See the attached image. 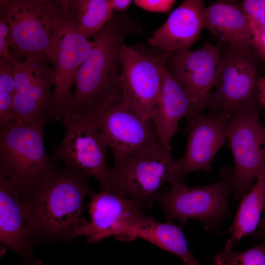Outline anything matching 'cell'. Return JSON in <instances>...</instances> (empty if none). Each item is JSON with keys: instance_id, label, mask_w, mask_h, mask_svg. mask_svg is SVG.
Instances as JSON below:
<instances>
[{"instance_id": "603a6c76", "label": "cell", "mask_w": 265, "mask_h": 265, "mask_svg": "<svg viewBox=\"0 0 265 265\" xmlns=\"http://www.w3.org/2000/svg\"><path fill=\"white\" fill-rule=\"evenodd\" d=\"M255 185L243 197L229 229L231 238L224 251H231L242 237L254 233L258 227L265 205V169L257 178Z\"/></svg>"}, {"instance_id": "f1b7e54d", "label": "cell", "mask_w": 265, "mask_h": 265, "mask_svg": "<svg viewBox=\"0 0 265 265\" xmlns=\"http://www.w3.org/2000/svg\"><path fill=\"white\" fill-rule=\"evenodd\" d=\"M256 51L265 59V29L252 36Z\"/></svg>"}, {"instance_id": "ffe728a7", "label": "cell", "mask_w": 265, "mask_h": 265, "mask_svg": "<svg viewBox=\"0 0 265 265\" xmlns=\"http://www.w3.org/2000/svg\"><path fill=\"white\" fill-rule=\"evenodd\" d=\"M136 238L146 240L177 255L186 265H199L198 259L189 249L182 228L172 222H158L144 214L128 226L117 239L129 240Z\"/></svg>"}, {"instance_id": "cb8c5ba5", "label": "cell", "mask_w": 265, "mask_h": 265, "mask_svg": "<svg viewBox=\"0 0 265 265\" xmlns=\"http://www.w3.org/2000/svg\"><path fill=\"white\" fill-rule=\"evenodd\" d=\"M14 57L0 59V130L8 127L15 94Z\"/></svg>"}, {"instance_id": "9c48e42d", "label": "cell", "mask_w": 265, "mask_h": 265, "mask_svg": "<svg viewBox=\"0 0 265 265\" xmlns=\"http://www.w3.org/2000/svg\"><path fill=\"white\" fill-rule=\"evenodd\" d=\"M92 45V41L61 15L54 26L47 53L53 65L51 117L53 120L57 121L73 109L72 87Z\"/></svg>"}, {"instance_id": "9a60e30c", "label": "cell", "mask_w": 265, "mask_h": 265, "mask_svg": "<svg viewBox=\"0 0 265 265\" xmlns=\"http://www.w3.org/2000/svg\"><path fill=\"white\" fill-rule=\"evenodd\" d=\"M222 66L221 49L206 43L196 50L167 55L169 73L194 99L203 110L206 108Z\"/></svg>"}, {"instance_id": "5b68a950", "label": "cell", "mask_w": 265, "mask_h": 265, "mask_svg": "<svg viewBox=\"0 0 265 265\" xmlns=\"http://www.w3.org/2000/svg\"><path fill=\"white\" fill-rule=\"evenodd\" d=\"M221 180L206 186L189 187L184 181L159 191L154 202L163 208L167 222L178 220L182 225L190 219L202 222L208 230H217L228 215V198L234 189V172L224 169Z\"/></svg>"}, {"instance_id": "52a82bcc", "label": "cell", "mask_w": 265, "mask_h": 265, "mask_svg": "<svg viewBox=\"0 0 265 265\" xmlns=\"http://www.w3.org/2000/svg\"><path fill=\"white\" fill-rule=\"evenodd\" d=\"M62 122L64 136L51 159L94 177L100 186L108 184L111 178L106 161L108 146L94 121L87 114L71 110L63 116Z\"/></svg>"}, {"instance_id": "4fadbf2b", "label": "cell", "mask_w": 265, "mask_h": 265, "mask_svg": "<svg viewBox=\"0 0 265 265\" xmlns=\"http://www.w3.org/2000/svg\"><path fill=\"white\" fill-rule=\"evenodd\" d=\"M88 115L111 149L114 163L159 142L153 122L127 105L121 96Z\"/></svg>"}, {"instance_id": "30bf717a", "label": "cell", "mask_w": 265, "mask_h": 265, "mask_svg": "<svg viewBox=\"0 0 265 265\" xmlns=\"http://www.w3.org/2000/svg\"><path fill=\"white\" fill-rule=\"evenodd\" d=\"M61 13L57 0H0V15L10 29V48L26 58L47 55Z\"/></svg>"}, {"instance_id": "484cf974", "label": "cell", "mask_w": 265, "mask_h": 265, "mask_svg": "<svg viewBox=\"0 0 265 265\" xmlns=\"http://www.w3.org/2000/svg\"><path fill=\"white\" fill-rule=\"evenodd\" d=\"M252 36L265 29V0H244L241 2Z\"/></svg>"}, {"instance_id": "7c38bea8", "label": "cell", "mask_w": 265, "mask_h": 265, "mask_svg": "<svg viewBox=\"0 0 265 265\" xmlns=\"http://www.w3.org/2000/svg\"><path fill=\"white\" fill-rule=\"evenodd\" d=\"M50 63L47 55L42 54L16 64L13 109L8 127L51 117L53 80Z\"/></svg>"}, {"instance_id": "83f0119b", "label": "cell", "mask_w": 265, "mask_h": 265, "mask_svg": "<svg viewBox=\"0 0 265 265\" xmlns=\"http://www.w3.org/2000/svg\"><path fill=\"white\" fill-rule=\"evenodd\" d=\"M10 45L9 26L4 17L0 15V59L12 57L9 51Z\"/></svg>"}, {"instance_id": "3957f363", "label": "cell", "mask_w": 265, "mask_h": 265, "mask_svg": "<svg viewBox=\"0 0 265 265\" xmlns=\"http://www.w3.org/2000/svg\"><path fill=\"white\" fill-rule=\"evenodd\" d=\"M47 120L0 130V176L10 181L22 201L35 191L53 165L44 143Z\"/></svg>"}, {"instance_id": "7402d4cb", "label": "cell", "mask_w": 265, "mask_h": 265, "mask_svg": "<svg viewBox=\"0 0 265 265\" xmlns=\"http://www.w3.org/2000/svg\"><path fill=\"white\" fill-rule=\"evenodd\" d=\"M61 17L86 38L94 37L114 14L109 0H57Z\"/></svg>"}, {"instance_id": "44dd1931", "label": "cell", "mask_w": 265, "mask_h": 265, "mask_svg": "<svg viewBox=\"0 0 265 265\" xmlns=\"http://www.w3.org/2000/svg\"><path fill=\"white\" fill-rule=\"evenodd\" d=\"M203 27L224 44L253 45L252 36L241 3L219 1L205 8Z\"/></svg>"}, {"instance_id": "277c9868", "label": "cell", "mask_w": 265, "mask_h": 265, "mask_svg": "<svg viewBox=\"0 0 265 265\" xmlns=\"http://www.w3.org/2000/svg\"><path fill=\"white\" fill-rule=\"evenodd\" d=\"M171 151L159 142L114 163L109 184L140 209L151 207L162 185L184 181Z\"/></svg>"}, {"instance_id": "d6986e66", "label": "cell", "mask_w": 265, "mask_h": 265, "mask_svg": "<svg viewBox=\"0 0 265 265\" xmlns=\"http://www.w3.org/2000/svg\"><path fill=\"white\" fill-rule=\"evenodd\" d=\"M197 102L169 73L165 67L156 114L152 120L162 145L171 150L170 142L180 120L201 112Z\"/></svg>"}, {"instance_id": "d4e9b609", "label": "cell", "mask_w": 265, "mask_h": 265, "mask_svg": "<svg viewBox=\"0 0 265 265\" xmlns=\"http://www.w3.org/2000/svg\"><path fill=\"white\" fill-rule=\"evenodd\" d=\"M214 265H265V243L245 251H224L215 256Z\"/></svg>"}, {"instance_id": "4dcf8cb0", "label": "cell", "mask_w": 265, "mask_h": 265, "mask_svg": "<svg viewBox=\"0 0 265 265\" xmlns=\"http://www.w3.org/2000/svg\"><path fill=\"white\" fill-rule=\"evenodd\" d=\"M258 100L265 108V77H258Z\"/></svg>"}, {"instance_id": "2e32d148", "label": "cell", "mask_w": 265, "mask_h": 265, "mask_svg": "<svg viewBox=\"0 0 265 265\" xmlns=\"http://www.w3.org/2000/svg\"><path fill=\"white\" fill-rule=\"evenodd\" d=\"M189 132L184 156L178 159L179 172L183 179L187 174L204 170L211 164L227 138L231 117L220 113L201 112L187 118Z\"/></svg>"}, {"instance_id": "4316f807", "label": "cell", "mask_w": 265, "mask_h": 265, "mask_svg": "<svg viewBox=\"0 0 265 265\" xmlns=\"http://www.w3.org/2000/svg\"><path fill=\"white\" fill-rule=\"evenodd\" d=\"M135 5L142 9L153 12L166 13L170 11L175 0H135Z\"/></svg>"}, {"instance_id": "ba28073f", "label": "cell", "mask_w": 265, "mask_h": 265, "mask_svg": "<svg viewBox=\"0 0 265 265\" xmlns=\"http://www.w3.org/2000/svg\"><path fill=\"white\" fill-rule=\"evenodd\" d=\"M256 52L248 44H224L221 49V69L207 106L211 112L231 118L238 109L256 103Z\"/></svg>"}, {"instance_id": "1f68e13d", "label": "cell", "mask_w": 265, "mask_h": 265, "mask_svg": "<svg viewBox=\"0 0 265 265\" xmlns=\"http://www.w3.org/2000/svg\"><path fill=\"white\" fill-rule=\"evenodd\" d=\"M263 212L264 215L260 220L258 227L259 235L265 239V205ZM264 243H265V240Z\"/></svg>"}, {"instance_id": "7a4b0ae2", "label": "cell", "mask_w": 265, "mask_h": 265, "mask_svg": "<svg viewBox=\"0 0 265 265\" xmlns=\"http://www.w3.org/2000/svg\"><path fill=\"white\" fill-rule=\"evenodd\" d=\"M89 177L53 164L35 191L22 200L33 238H73L89 190Z\"/></svg>"}, {"instance_id": "5bb4252c", "label": "cell", "mask_w": 265, "mask_h": 265, "mask_svg": "<svg viewBox=\"0 0 265 265\" xmlns=\"http://www.w3.org/2000/svg\"><path fill=\"white\" fill-rule=\"evenodd\" d=\"M88 212L90 221L81 218L72 236H85L88 243H97L111 236L117 238L144 214L142 209L109 185L101 186L98 193L91 191Z\"/></svg>"}, {"instance_id": "6da1fadb", "label": "cell", "mask_w": 265, "mask_h": 265, "mask_svg": "<svg viewBox=\"0 0 265 265\" xmlns=\"http://www.w3.org/2000/svg\"><path fill=\"white\" fill-rule=\"evenodd\" d=\"M141 27L127 14H116L94 37L93 45L76 76L73 109L91 115L121 96V54L130 33Z\"/></svg>"}, {"instance_id": "f546056e", "label": "cell", "mask_w": 265, "mask_h": 265, "mask_svg": "<svg viewBox=\"0 0 265 265\" xmlns=\"http://www.w3.org/2000/svg\"><path fill=\"white\" fill-rule=\"evenodd\" d=\"M111 7L114 11L125 14L133 2L132 0H109Z\"/></svg>"}, {"instance_id": "8992f818", "label": "cell", "mask_w": 265, "mask_h": 265, "mask_svg": "<svg viewBox=\"0 0 265 265\" xmlns=\"http://www.w3.org/2000/svg\"><path fill=\"white\" fill-rule=\"evenodd\" d=\"M167 54L143 43L126 45L121 54L124 101L152 122L156 114Z\"/></svg>"}, {"instance_id": "d6a6232c", "label": "cell", "mask_w": 265, "mask_h": 265, "mask_svg": "<svg viewBox=\"0 0 265 265\" xmlns=\"http://www.w3.org/2000/svg\"><path fill=\"white\" fill-rule=\"evenodd\" d=\"M264 129H265V128H264Z\"/></svg>"}, {"instance_id": "ac0fdd59", "label": "cell", "mask_w": 265, "mask_h": 265, "mask_svg": "<svg viewBox=\"0 0 265 265\" xmlns=\"http://www.w3.org/2000/svg\"><path fill=\"white\" fill-rule=\"evenodd\" d=\"M32 238L19 193L10 181L0 176L1 244L21 256L25 265H42L33 255Z\"/></svg>"}, {"instance_id": "8fae6325", "label": "cell", "mask_w": 265, "mask_h": 265, "mask_svg": "<svg viewBox=\"0 0 265 265\" xmlns=\"http://www.w3.org/2000/svg\"><path fill=\"white\" fill-rule=\"evenodd\" d=\"M255 105L238 109L230 120L227 138L234 160L236 199L249 191L254 179L265 169V129Z\"/></svg>"}, {"instance_id": "e0dca14e", "label": "cell", "mask_w": 265, "mask_h": 265, "mask_svg": "<svg viewBox=\"0 0 265 265\" xmlns=\"http://www.w3.org/2000/svg\"><path fill=\"white\" fill-rule=\"evenodd\" d=\"M202 0H185L153 32L148 44L170 55L187 51L197 42L203 27L205 9Z\"/></svg>"}]
</instances>
